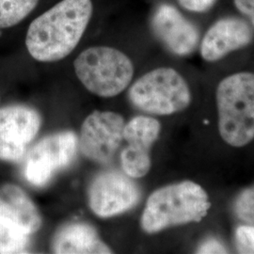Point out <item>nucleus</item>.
Wrapping results in <instances>:
<instances>
[{
	"instance_id": "f257e3e1",
	"label": "nucleus",
	"mask_w": 254,
	"mask_h": 254,
	"mask_svg": "<svg viewBox=\"0 0 254 254\" xmlns=\"http://www.w3.org/2000/svg\"><path fill=\"white\" fill-rule=\"evenodd\" d=\"M93 12L91 0H62L32 21L26 46L41 63L59 62L79 44Z\"/></svg>"
},
{
	"instance_id": "f03ea898",
	"label": "nucleus",
	"mask_w": 254,
	"mask_h": 254,
	"mask_svg": "<svg viewBox=\"0 0 254 254\" xmlns=\"http://www.w3.org/2000/svg\"><path fill=\"white\" fill-rule=\"evenodd\" d=\"M211 203L205 190L192 181H183L154 191L146 201L140 225L147 234L167 228L199 222L207 215Z\"/></svg>"
},
{
	"instance_id": "7ed1b4c3",
	"label": "nucleus",
	"mask_w": 254,
	"mask_h": 254,
	"mask_svg": "<svg viewBox=\"0 0 254 254\" xmlns=\"http://www.w3.org/2000/svg\"><path fill=\"white\" fill-rule=\"evenodd\" d=\"M216 98L222 139L233 147L248 145L254 138V73L240 72L223 78Z\"/></svg>"
},
{
	"instance_id": "20e7f679",
	"label": "nucleus",
	"mask_w": 254,
	"mask_h": 254,
	"mask_svg": "<svg viewBox=\"0 0 254 254\" xmlns=\"http://www.w3.org/2000/svg\"><path fill=\"white\" fill-rule=\"evenodd\" d=\"M74 72L88 91L104 98L114 97L132 81V61L116 48L93 46L84 50L73 63Z\"/></svg>"
},
{
	"instance_id": "39448f33",
	"label": "nucleus",
	"mask_w": 254,
	"mask_h": 254,
	"mask_svg": "<svg viewBox=\"0 0 254 254\" xmlns=\"http://www.w3.org/2000/svg\"><path fill=\"white\" fill-rule=\"evenodd\" d=\"M128 98L139 110L154 115H172L191 102L188 82L176 70L161 67L139 77L129 89Z\"/></svg>"
},
{
	"instance_id": "423d86ee",
	"label": "nucleus",
	"mask_w": 254,
	"mask_h": 254,
	"mask_svg": "<svg viewBox=\"0 0 254 254\" xmlns=\"http://www.w3.org/2000/svg\"><path fill=\"white\" fill-rule=\"evenodd\" d=\"M78 149V138L72 131L46 136L28 152L25 174L30 184L43 187L55 173L73 162Z\"/></svg>"
},
{
	"instance_id": "0eeeda50",
	"label": "nucleus",
	"mask_w": 254,
	"mask_h": 254,
	"mask_svg": "<svg viewBox=\"0 0 254 254\" xmlns=\"http://www.w3.org/2000/svg\"><path fill=\"white\" fill-rule=\"evenodd\" d=\"M126 122L111 111H94L82 124L78 147L82 154L96 163L109 164L122 141Z\"/></svg>"
},
{
	"instance_id": "6e6552de",
	"label": "nucleus",
	"mask_w": 254,
	"mask_h": 254,
	"mask_svg": "<svg viewBox=\"0 0 254 254\" xmlns=\"http://www.w3.org/2000/svg\"><path fill=\"white\" fill-rule=\"evenodd\" d=\"M140 190L128 175L105 172L97 175L89 190L91 211L100 218H111L136 206Z\"/></svg>"
},
{
	"instance_id": "1a4fd4ad",
	"label": "nucleus",
	"mask_w": 254,
	"mask_h": 254,
	"mask_svg": "<svg viewBox=\"0 0 254 254\" xmlns=\"http://www.w3.org/2000/svg\"><path fill=\"white\" fill-rule=\"evenodd\" d=\"M41 125L40 114L27 106L14 105L0 109V159L20 161Z\"/></svg>"
},
{
	"instance_id": "9d476101",
	"label": "nucleus",
	"mask_w": 254,
	"mask_h": 254,
	"mask_svg": "<svg viewBox=\"0 0 254 254\" xmlns=\"http://www.w3.org/2000/svg\"><path fill=\"white\" fill-rule=\"evenodd\" d=\"M160 123L149 116H136L126 124L124 139L127 146L121 154L125 173L131 178H141L151 169L150 149L158 138Z\"/></svg>"
},
{
	"instance_id": "9b49d317",
	"label": "nucleus",
	"mask_w": 254,
	"mask_h": 254,
	"mask_svg": "<svg viewBox=\"0 0 254 254\" xmlns=\"http://www.w3.org/2000/svg\"><path fill=\"white\" fill-rule=\"evenodd\" d=\"M150 25L154 36L173 54L190 55L200 43L199 29L171 4H159L152 14Z\"/></svg>"
},
{
	"instance_id": "f8f14e48",
	"label": "nucleus",
	"mask_w": 254,
	"mask_h": 254,
	"mask_svg": "<svg viewBox=\"0 0 254 254\" xmlns=\"http://www.w3.org/2000/svg\"><path fill=\"white\" fill-rule=\"evenodd\" d=\"M254 37V27L245 19L235 16L218 19L202 37L200 55L206 62H218L231 52L249 46Z\"/></svg>"
},
{
	"instance_id": "ddd939ff",
	"label": "nucleus",
	"mask_w": 254,
	"mask_h": 254,
	"mask_svg": "<svg viewBox=\"0 0 254 254\" xmlns=\"http://www.w3.org/2000/svg\"><path fill=\"white\" fill-rule=\"evenodd\" d=\"M42 222L35 204L19 187L7 184L0 189V223L30 236Z\"/></svg>"
},
{
	"instance_id": "4468645a",
	"label": "nucleus",
	"mask_w": 254,
	"mask_h": 254,
	"mask_svg": "<svg viewBox=\"0 0 254 254\" xmlns=\"http://www.w3.org/2000/svg\"><path fill=\"white\" fill-rule=\"evenodd\" d=\"M52 250L61 254H112L96 230L84 222H73L61 228L53 238Z\"/></svg>"
},
{
	"instance_id": "2eb2a0df",
	"label": "nucleus",
	"mask_w": 254,
	"mask_h": 254,
	"mask_svg": "<svg viewBox=\"0 0 254 254\" xmlns=\"http://www.w3.org/2000/svg\"><path fill=\"white\" fill-rule=\"evenodd\" d=\"M39 0H0V28L15 26L36 8Z\"/></svg>"
},
{
	"instance_id": "dca6fc26",
	"label": "nucleus",
	"mask_w": 254,
	"mask_h": 254,
	"mask_svg": "<svg viewBox=\"0 0 254 254\" xmlns=\"http://www.w3.org/2000/svg\"><path fill=\"white\" fill-rule=\"evenodd\" d=\"M26 234L0 223V254H24L29 238Z\"/></svg>"
},
{
	"instance_id": "f3484780",
	"label": "nucleus",
	"mask_w": 254,
	"mask_h": 254,
	"mask_svg": "<svg viewBox=\"0 0 254 254\" xmlns=\"http://www.w3.org/2000/svg\"><path fill=\"white\" fill-rule=\"evenodd\" d=\"M236 216L248 225L254 226V185L242 191L236 200Z\"/></svg>"
},
{
	"instance_id": "a211bd4d",
	"label": "nucleus",
	"mask_w": 254,
	"mask_h": 254,
	"mask_svg": "<svg viewBox=\"0 0 254 254\" xmlns=\"http://www.w3.org/2000/svg\"><path fill=\"white\" fill-rule=\"evenodd\" d=\"M236 245L240 254H254V226L246 224L236 229Z\"/></svg>"
},
{
	"instance_id": "6ab92c4d",
	"label": "nucleus",
	"mask_w": 254,
	"mask_h": 254,
	"mask_svg": "<svg viewBox=\"0 0 254 254\" xmlns=\"http://www.w3.org/2000/svg\"><path fill=\"white\" fill-rule=\"evenodd\" d=\"M183 9L191 12H205L211 9L218 0H177Z\"/></svg>"
},
{
	"instance_id": "aec40b11",
	"label": "nucleus",
	"mask_w": 254,
	"mask_h": 254,
	"mask_svg": "<svg viewBox=\"0 0 254 254\" xmlns=\"http://www.w3.org/2000/svg\"><path fill=\"white\" fill-rule=\"evenodd\" d=\"M198 254H227V248L217 239H208L198 249Z\"/></svg>"
},
{
	"instance_id": "412c9836",
	"label": "nucleus",
	"mask_w": 254,
	"mask_h": 254,
	"mask_svg": "<svg viewBox=\"0 0 254 254\" xmlns=\"http://www.w3.org/2000/svg\"><path fill=\"white\" fill-rule=\"evenodd\" d=\"M237 10L248 17L254 28V0H234Z\"/></svg>"
}]
</instances>
